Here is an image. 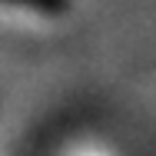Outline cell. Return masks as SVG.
Returning a JSON list of instances; mask_svg holds the SVG:
<instances>
[{
	"label": "cell",
	"mask_w": 156,
	"mask_h": 156,
	"mask_svg": "<svg viewBox=\"0 0 156 156\" xmlns=\"http://www.w3.org/2000/svg\"><path fill=\"white\" fill-rule=\"evenodd\" d=\"M0 3H13V7H30V10H60L63 0H0Z\"/></svg>",
	"instance_id": "cell-1"
}]
</instances>
